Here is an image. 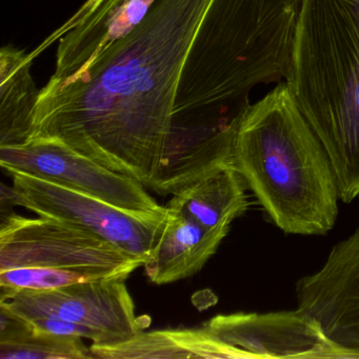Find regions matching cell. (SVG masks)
<instances>
[{"label":"cell","mask_w":359,"mask_h":359,"mask_svg":"<svg viewBox=\"0 0 359 359\" xmlns=\"http://www.w3.org/2000/svg\"><path fill=\"white\" fill-rule=\"evenodd\" d=\"M203 327L237 358H348L300 309L217 315Z\"/></svg>","instance_id":"obj_9"},{"label":"cell","mask_w":359,"mask_h":359,"mask_svg":"<svg viewBox=\"0 0 359 359\" xmlns=\"http://www.w3.org/2000/svg\"><path fill=\"white\" fill-rule=\"evenodd\" d=\"M92 359L83 338L34 331L14 342H0V359Z\"/></svg>","instance_id":"obj_16"},{"label":"cell","mask_w":359,"mask_h":359,"mask_svg":"<svg viewBox=\"0 0 359 359\" xmlns=\"http://www.w3.org/2000/svg\"><path fill=\"white\" fill-rule=\"evenodd\" d=\"M32 62L14 46L0 50V147L22 146L34 136L41 90L31 74Z\"/></svg>","instance_id":"obj_13"},{"label":"cell","mask_w":359,"mask_h":359,"mask_svg":"<svg viewBox=\"0 0 359 359\" xmlns=\"http://www.w3.org/2000/svg\"><path fill=\"white\" fill-rule=\"evenodd\" d=\"M211 3L155 0L77 76L41 90L33 138L58 140L152 190L187 57Z\"/></svg>","instance_id":"obj_1"},{"label":"cell","mask_w":359,"mask_h":359,"mask_svg":"<svg viewBox=\"0 0 359 359\" xmlns=\"http://www.w3.org/2000/svg\"><path fill=\"white\" fill-rule=\"evenodd\" d=\"M6 172L13 186L3 184L1 203L88 231L144 264L165 226L167 208L163 212L131 211L30 174L12 169Z\"/></svg>","instance_id":"obj_5"},{"label":"cell","mask_w":359,"mask_h":359,"mask_svg":"<svg viewBox=\"0 0 359 359\" xmlns=\"http://www.w3.org/2000/svg\"><path fill=\"white\" fill-rule=\"evenodd\" d=\"M167 209L163 232L144 264L149 280L158 285L198 273L229 233L205 228L182 212Z\"/></svg>","instance_id":"obj_11"},{"label":"cell","mask_w":359,"mask_h":359,"mask_svg":"<svg viewBox=\"0 0 359 359\" xmlns=\"http://www.w3.org/2000/svg\"><path fill=\"white\" fill-rule=\"evenodd\" d=\"M90 350L94 358L102 359H232L205 327L142 331L121 344H92Z\"/></svg>","instance_id":"obj_15"},{"label":"cell","mask_w":359,"mask_h":359,"mask_svg":"<svg viewBox=\"0 0 359 359\" xmlns=\"http://www.w3.org/2000/svg\"><path fill=\"white\" fill-rule=\"evenodd\" d=\"M296 298L348 359H359V228L332 248L320 269L299 279Z\"/></svg>","instance_id":"obj_10"},{"label":"cell","mask_w":359,"mask_h":359,"mask_svg":"<svg viewBox=\"0 0 359 359\" xmlns=\"http://www.w3.org/2000/svg\"><path fill=\"white\" fill-rule=\"evenodd\" d=\"M0 342L20 341L34 333V327L24 317L0 306Z\"/></svg>","instance_id":"obj_19"},{"label":"cell","mask_w":359,"mask_h":359,"mask_svg":"<svg viewBox=\"0 0 359 359\" xmlns=\"http://www.w3.org/2000/svg\"><path fill=\"white\" fill-rule=\"evenodd\" d=\"M285 83L323 144L340 201L359 196V0H304Z\"/></svg>","instance_id":"obj_4"},{"label":"cell","mask_w":359,"mask_h":359,"mask_svg":"<svg viewBox=\"0 0 359 359\" xmlns=\"http://www.w3.org/2000/svg\"><path fill=\"white\" fill-rule=\"evenodd\" d=\"M248 184L233 165L218 170L172 195L165 205L212 230L230 231L231 224L247 211Z\"/></svg>","instance_id":"obj_14"},{"label":"cell","mask_w":359,"mask_h":359,"mask_svg":"<svg viewBox=\"0 0 359 359\" xmlns=\"http://www.w3.org/2000/svg\"><path fill=\"white\" fill-rule=\"evenodd\" d=\"M125 278H98L48 291L1 289L0 306L24 317L65 319L93 330L98 346L121 344L150 325L138 316Z\"/></svg>","instance_id":"obj_7"},{"label":"cell","mask_w":359,"mask_h":359,"mask_svg":"<svg viewBox=\"0 0 359 359\" xmlns=\"http://www.w3.org/2000/svg\"><path fill=\"white\" fill-rule=\"evenodd\" d=\"M132 0H86L79 10L37 47L39 53L57 43L56 70L81 72L102 51L107 31L116 14Z\"/></svg>","instance_id":"obj_12"},{"label":"cell","mask_w":359,"mask_h":359,"mask_svg":"<svg viewBox=\"0 0 359 359\" xmlns=\"http://www.w3.org/2000/svg\"><path fill=\"white\" fill-rule=\"evenodd\" d=\"M304 0H212L187 57L172 134L243 119L250 92L287 79Z\"/></svg>","instance_id":"obj_2"},{"label":"cell","mask_w":359,"mask_h":359,"mask_svg":"<svg viewBox=\"0 0 359 359\" xmlns=\"http://www.w3.org/2000/svg\"><path fill=\"white\" fill-rule=\"evenodd\" d=\"M0 165L107 201L131 211L163 212L142 182L117 173L58 140L33 138L22 146L0 147Z\"/></svg>","instance_id":"obj_8"},{"label":"cell","mask_w":359,"mask_h":359,"mask_svg":"<svg viewBox=\"0 0 359 359\" xmlns=\"http://www.w3.org/2000/svg\"><path fill=\"white\" fill-rule=\"evenodd\" d=\"M29 266L127 279L144 262L83 229L53 218L22 217L1 205L0 271Z\"/></svg>","instance_id":"obj_6"},{"label":"cell","mask_w":359,"mask_h":359,"mask_svg":"<svg viewBox=\"0 0 359 359\" xmlns=\"http://www.w3.org/2000/svg\"><path fill=\"white\" fill-rule=\"evenodd\" d=\"M30 321L35 331L43 333L53 334V335L72 336L89 339L93 344H100V337L93 330L71 321L52 317H36V318L27 319Z\"/></svg>","instance_id":"obj_18"},{"label":"cell","mask_w":359,"mask_h":359,"mask_svg":"<svg viewBox=\"0 0 359 359\" xmlns=\"http://www.w3.org/2000/svg\"><path fill=\"white\" fill-rule=\"evenodd\" d=\"M98 278H108L93 273L81 271L67 270V269L14 268L0 271V287L11 290H34L48 291L60 289L75 283H85Z\"/></svg>","instance_id":"obj_17"},{"label":"cell","mask_w":359,"mask_h":359,"mask_svg":"<svg viewBox=\"0 0 359 359\" xmlns=\"http://www.w3.org/2000/svg\"><path fill=\"white\" fill-rule=\"evenodd\" d=\"M233 165L287 234L325 235L335 226L340 199L335 173L287 83L245 111Z\"/></svg>","instance_id":"obj_3"}]
</instances>
